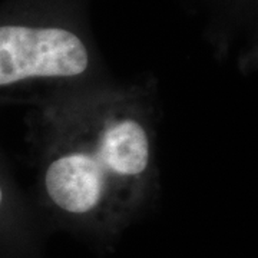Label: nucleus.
<instances>
[{
	"instance_id": "1",
	"label": "nucleus",
	"mask_w": 258,
	"mask_h": 258,
	"mask_svg": "<svg viewBox=\"0 0 258 258\" xmlns=\"http://www.w3.org/2000/svg\"><path fill=\"white\" fill-rule=\"evenodd\" d=\"M59 137L42 171L47 203L60 215L89 225L122 220L152 168V137L144 118L112 105L76 119Z\"/></svg>"
},
{
	"instance_id": "2",
	"label": "nucleus",
	"mask_w": 258,
	"mask_h": 258,
	"mask_svg": "<svg viewBox=\"0 0 258 258\" xmlns=\"http://www.w3.org/2000/svg\"><path fill=\"white\" fill-rule=\"evenodd\" d=\"M89 68V49L72 30L0 22V93L36 79H76Z\"/></svg>"
},
{
	"instance_id": "3",
	"label": "nucleus",
	"mask_w": 258,
	"mask_h": 258,
	"mask_svg": "<svg viewBox=\"0 0 258 258\" xmlns=\"http://www.w3.org/2000/svg\"><path fill=\"white\" fill-rule=\"evenodd\" d=\"M15 208V192L12 189L8 174L0 161V224L8 220Z\"/></svg>"
}]
</instances>
